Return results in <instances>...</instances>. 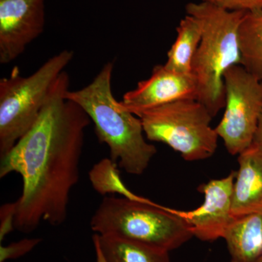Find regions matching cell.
<instances>
[{"label":"cell","instance_id":"6da1fadb","mask_svg":"<svg viewBox=\"0 0 262 262\" xmlns=\"http://www.w3.org/2000/svg\"><path fill=\"white\" fill-rule=\"evenodd\" d=\"M70 76L63 72L52 88L37 122L1 158L0 178L21 177L23 189L16 201L15 228L30 233L46 222L64 223L70 194L80 180L84 131L91 119L69 101Z\"/></svg>","mask_w":262,"mask_h":262},{"label":"cell","instance_id":"7a4b0ae2","mask_svg":"<svg viewBox=\"0 0 262 262\" xmlns=\"http://www.w3.org/2000/svg\"><path fill=\"white\" fill-rule=\"evenodd\" d=\"M114 66L113 62L106 63L91 83L69 91L66 98L89 115L98 141L110 148V158L127 173L142 175L158 150L146 141L140 119L114 97Z\"/></svg>","mask_w":262,"mask_h":262},{"label":"cell","instance_id":"3957f363","mask_svg":"<svg viewBox=\"0 0 262 262\" xmlns=\"http://www.w3.org/2000/svg\"><path fill=\"white\" fill-rule=\"evenodd\" d=\"M185 9L202 27L201 41L192 67L196 100L215 117L225 106V72L241 65L238 29L245 12L229 11L203 2L188 3Z\"/></svg>","mask_w":262,"mask_h":262},{"label":"cell","instance_id":"277c9868","mask_svg":"<svg viewBox=\"0 0 262 262\" xmlns=\"http://www.w3.org/2000/svg\"><path fill=\"white\" fill-rule=\"evenodd\" d=\"M91 229L170 251L194 236L185 220L149 200L105 196L91 220Z\"/></svg>","mask_w":262,"mask_h":262},{"label":"cell","instance_id":"5b68a950","mask_svg":"<svg viewBox=\"0 0 262 262\" xmlns=\"http://www.w3.org/2000/svg\"><path fill=\"white\" fill-rule=\"evenodd\" d=\"M73 51L60 52L32 75H20L14 67L0 80V159L37 122L52 88L73 59Z\"/></svg>","mask_w":262,"mask_h":262},{"label":"cell","instance_id":"8992f818","mask_svg":"<svg viewBox=\"0 0 262 262\" xmlns=\"http://www.w3.org/2000/svg\"><path fill=\"white\" fill-rule=\"evenodd\" d=\"M124 107L140 119L148 140L166 144L183 159L199 161L214 155L220 137L211 125L213 117L198 100L149 108Z\"/></svg>","mask_w":262,"mask_h":262},{"label":"cell","instance_id":"52a82bcc","mask_svg":"<svg viewBox=\"0 0 262 262\" xmlns=\"http://www.w3.org/2000/svg\"><path fill=\"white\" fill-rule=\"evenodd\" d=\"M224 84L225 112L215 130L229 154L237 155L254 140L262 111V82L235 65L225 72Z\"/></svg>","mask_w":262,"mask_h":262},{"label":"cell","instance_id":"ba28073f","mask_svg":"<svg viewBox=\"0 0 262 262\" xmlns=\"http://www.w3.org/2000/svg\"><path fill=\"white\" fill-rule=\"evenodd\" d=\"M45 25L46 0H0V63L18 58Z\"/></svg>","mask_w":262,"mask_h":262},{"label":"cell","instance_id":"9c48e42d","mask_svg":"<svg viewBox=\"0 0 262 262\" xmlns=\"http://www.w3.org/2000/svg\"><path fill=\"white\" fill-rule=\"evenodd\" d=\"M236 171L225 178L213 179L201 184L198 191L204 194V202L192 211L172 209L187 222L193 236L202 241L222 238L232 222V194Z\"/></svg>","mask_w":262,"mask_h":262},{"label":"cell","instance_id":"30bf717a","mask_svg":"<svg viewBox=\"0 0 262 262\" xmlns=\"http://www.w3.org/2000/svg\"><path fill=\"white\" fill-rule=\"evenodd\" d=\"M196 83L192 74H182L157 65L146 80L125 93L121 102L127 108H149L182 100H196Z\"/></svg>","mask_w":262,"mask_h":262},{"label":"cell","instance_id":"8fae6325","mask_svg":"<svg viewBox=\"0 0 262 262\" xmlns=\"http://www.w3.org/2000/svg\"><path fill=\"white\" fill-rule=\"evenodd\" d=\"M232 194L233 217L262 215V143L252 144L238 155Z\"/></svg>","mask_w":262,"mask_h":262},{"label":"cell","instance_id":"7c38bea8","mask_svg":"<svg viewBox=\"0 0 262 262\" xmlns=\"http://www.w3.org/2000/svg\"><path fill=\"white\" fill-rule=\"evenodd\" d=\"M222 238L231 262H256L262 255V215L233 217Z\"/></svg>","mask_w":262,"mask_h":262},{"label":"cell","instance_id":"4fadbf2b","mask_svg":"<svg viewBox=\"0 0 262 262\" xmlns=\"http://www.w3.org/2000/svg\"><path fill=\"white\" fill-rule=\"evenodd\" d=\"M93 242L106 262H170L168 251L117 236L95 233Z\"/></svg>","mask_w":262,"mask_h":262},{"label":"cell","instance_id":"5bb4252c","mask_svg":"<svg viewBox=\"0 0 262 262\" xmlns=\"http://www.w3.org/2000/svg\"><path fill=\"white\" fill-rule=\"evenodd\" d=\"M177 34L165 65L179 73L192 74L193 59L201 41V23L194 17L187 14L177 27Z\"/></svg>","mask_w":262,"mask_h":262},{"label":"cell","instance_id":"9a60e30c","mask_svg":"<svg viewBox=\"0 0 262 262\" xmlns=\"http://www.w3.org/2000/svg\"><path fill=\"white\" fill-rule=\"evenodd\" d=\"M241 66L262 82V10L245 13L238 29Z\"/></svg>","mask_w":262,"mask_h":262},{"label":"cell","instance_id":"2e32d148","mask_svg":"<svg viewBox=\"0 0 262 262\" xmlns=\"http://www.w3.org/2000/svg\"><path fill=\"white\" fill-rule=\"evenodd\" d=\"M117 165L111 158H104L94 165L90 170L89 179L95 190L101 195L119 194L136 201L145 199L127 189L120 179Z\"/></svg>","mask_w":262,"mask_h":262},{"label":"cell","instance_id":"e0dca14e","mask_svg":"<svg viewBox=\"0 0 262 262\" xmlns=\"http://www.w3.org/2000/svg\"><path fill=\"white\" fill-rule=\"evenodd\" d=\"M41 238H25L12 243L8 246H0V262L8 260L16 259L32 251L38 244H40Z\"/></svg>","mask_w":262,"mask_h":262},{"label":"cell","instance_id":"ac0fdd59","mask_svg":"<svg viewBox=\"0 0 262 262\" xmlns=\"http://www.w3.org/2000/svg\"><path fill=\"white\" fill-rule=\"evenodd\" d=\"M222 9L233 12H252L262 10V0H201Z\"/></svg>","mask_w":262,"mask_h":262},{"label":"cell","instance_id":"d6986e66","mask_svg":"<svg viewBox=\"0 0 262 262\" xmlns=\"http://www.w3.org/2000/svg\"><path fill=\"white\" fill-rule=\"evenodd\" d=\"M17 204L14 203H6L0 208V242L4 241L5 237L14 230Z\"/></svg>","mask_w":262,"mask_h":262},{"label":"cell","instance_id":"ffe728a7","mask_svg":"<svg viewBox=\"0 0 262 262\" xmlns=\"http://www.w3.org/2000/svg\"><path fill=\"white\" fill-rule=\"evenodd\" d=\"M253 141L262 143V111L261 115H260L257 130H256V134H255L254 140Z\"/></svg>","mask_w":262,"mask_h":262},{"label":"cell","instance_id":"44dd1931","mask_svg":"<svg viewBox=\"0 0 262 262\" xmlns=\"http://www.w3.org/2000/svg\"><path fill=\"white\" fill-rule=\"evenodd\" d=\"M94 246L95 251H96V262H106L104 258H103L102 253L101 252V250H100L99 247L98 246V245L96 244V243H94Z\"/></svg>","mask_w":262,"mask_h":262},{"label":"cell","instance_id":"7402d4cb","mask_svg":"<svg viewBox=\"0 0 262 262\" xmlns=\"http://www.w3.org/2000/svg\"><path fill=\"white\" fill-rule=\"evenodd\" d=\"M256 262H262V255L260 256L259 258Z\"/></svg>","mask_w":262,"mask_h":262}]
</instances>
